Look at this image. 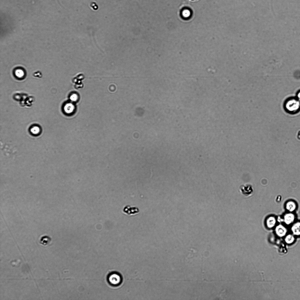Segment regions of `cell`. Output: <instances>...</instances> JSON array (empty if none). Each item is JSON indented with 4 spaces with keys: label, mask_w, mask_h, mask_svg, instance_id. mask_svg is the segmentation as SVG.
<instances>
[{
    "label": "cell",
    "mask_w": 300,
    "mask_h": 300,
    "mask_svg": "<svg viewBox=\"0 0 300 300\" xmlns=\"http://www.w3.org/2000/svg\"><path fill=\"white\" fill-rule=\"evenodd\" d=\"M284 105L285 111L291 114H295L300 110V102L296 98H291L287 100Z\"/></svg>",
    "instance_id": "cell-1"
},
{
    "label": "cell",
    "mask_w": 300,
    "mask_h": 300,
    "mask_svg": "<svg viewBox=\"0 0 300 300\" xmlns=\"http://www.w3.org/2000/svg\"><path fill=\"white\" fill-rule=\"evenodd\" d=\"M239 190L243 195L247 197L252 196L254 192L253 186L249 184L241 185L239 187Z\"/></svg>",
    "instance_id": "cell-2"
},
{
    "label": "cell",
    "mask_w": 300,
    "mask_h": 300,
    "mask_svg": "<svg viewBox=\"0 0 300 300\" xmlns=\"http://www.w3.org/2000/svg\"><path fill=\"white\" fill-rule=\"evenodd\" d=\"M108 281L112 285L117 286L120 284L122 281V278L120 275L117 273H113L110 275Z\"/></svg>",
    "instance_id": "cell-3"
},
{
    "label": "cell",
    "mask_w": 300,
    "mask_h": 300,
    "mask_svg": "<svg viewBox=\"0 0 300 300\" xmlns=\"http://www.w3.org/2000/svg\"><path fill=\"white\" fill-rule=\"evenodd\" d=\"M123 212L125 214L129 215H134L140 212L139 209L136 207H131L127 206L125 207Z\"/></svg>",
    "instance_id": "cell-4"
},
{
    "label": "cell",
    "mask_w": 300,
    "mask_h": 300,
    "mask_svg": "<svg viewBox=\"0 0 300 300\" xmlns=\"http://www.w3.org/2000/svg\"><path fill=\"white\" fill-rule=\"evenodd\" d=\"M295 219V215L294 214L288 213L285 215L283 221L286 224L289 225L293 222Z\"/></svg>",
    "instance_id": "cell-5"
},
{
    "label": "cell",
    "mask_w": 300,
    "mask_h": 300,
    "mask_svg": "<svg viewBox=\"0 0 300 300\" xmlns=\"http://www.w3.org/2000/svg\"><path fill=\"white\" fill-rule=\"evenodd\" d=\"M275 231L277 235L281 237L285 236L287 233L285 227L281 224H279L276 227Z\"/></svg>",
    "instance_id": "cell-6"
},
{
    "label": "cell",
    "mask_w": 300,
    "mask_h": 300,
    "mask_svg": "<svg viewBox=\"0 0 300 300\" xmlns=\"http://www.w3.org/2000/svg\"><path fill=\"white\" fill-rule=\"evenodd\" d=\"M291 231L295 235L300 236V221L297 222L293 225Z\"/></svg>",
    "instance_id": "cell-7"
},
{
    "label": "cell",
    "mask_w": 300,
    "mask_h": 300,
    "mask_svg": "<svg viewBox=\"0 0 300 300\" xmlns=\"http://www.w3.org/2000/svg\"><path fill=\"white\" fill-rule=\"evenodd\" d=\"M297 207L296 204L293 201L288 202L286 204V209L291 212H293L295 210Z\"/></svg>",
    "instance_id": "cell-8"
},
{
    "label": "cell",
    "mask_w": 300,
    "mask_h": 300,
    "mask_svg": "<svg viewBox=\"0 0 300 300\" xmlns=\"http://www.w3.org/2000/svg\"><path fill=\"white\" fill-rule=\"evenodd\" d=\"M276 223V220L275 217L271 216L269 217L266 221L267 225L269 229L273 227Z\"/></svg>",
    "instance_id": "cell-9"
},
{
    "label": "cell",
    "mask_w": 300,
    "mask_h": 300,
    "mask_svg": "<svg viewBox=\"0 0 300 300\" xmlns=\"http://www.w3.org/2000/svg\"><path fill=\"white\" fill-rule=\"evenodd\" d=\"M51 238L47 236H42L40 239V243L44 245H47L50 243L51 241Z\"/></svg>",
    "instance_id": "cell-10"
},
{
    "label": "cell",
    "mask_w": 300,
    "mask_h": 300,
    "mask_svg": "<svg viewBox=\"0 0 300 300\" xmlns=\"http://www.w3.org/2000/svg\"><path fill=\"white\" fill-rule=\"evenodd\" d=\"M74 108V106L73 104H69L65 106L64 109L65 111L67 113L70 114L73 112Z\"/></svg>",
    "instance_id": "cell-11"
},
{
    "label": "cell",
    "mask_w": 300,
    "mask_h": 300,
    "mask_svg": "<svg viewBox=\"0 0 300 300\" xmlns=\"http://www.w3.org/2000/svg\"><path fill=\"white\" fill-rule=\"evenodd\" d=\"M295 240L294 237L291 235H287L285 239V242L287 244H290L293 243Z\"/></svg>",
    "instance_id": "cell-12"
},
{
    "label": "cell",
    "mask_w": 300,
    "mask_h": 300,
    "mask_svg": "<svg viewBox=\"0 0 300 300\" xmlns=\"http://www.w3.org/2000/svg\"><path fill=\"white\" fill-rule=\"evenodd\" d=\"M31 131L33 134L37 135L40 132V129L38 127L34 126L31 129Z\"/></svg>",
    "instance_id": "cell-13"
},
{
    "label": "cell",
    "mask_w": 300,
    "mask_h": 300,
    "mask_svg": "<svg viewBox=\"0 0 300 300\" xmlns=\"http://www.w3.org/2000/svg\"><path fill=\"white\" fill-rule=\"evenodd\" d=\"M15 74L16 76L19 78H21L24 75L23 71L21 69H17L15 72Z\"/></svg>",
    "instance_id": "cell-14"
},
{
    "label": "cell",
    "mask_w": 300,
    "mask_h": 300,
    "mask_svg": "<svg viewBox=\"0 0 300 300\" xmlns=\"http://www.w3.org/2000/svg\"><path fill=\"white\" fill-rule=\"evenodd\" d=\"M78 96L76 94H73L71 95L70 97V99L73 101H76L78 99Z\"/></svg>",
    "instance_id": "cell-15"
},
{
    "label": "cell",
    "mask_w": 300,
    "mask_h": 300,
    "mask_svg": "<svg viewBox=\"0 0 300 300\" xmlns=\"http://www.w3.org/2000/svg\"><path fill=\"white\" fill-rule=\"evenodd\" d=\"M296 98L300 102V91L297 94Z\"/></svg>",
    "instance_id": "cell-16"
},
{
    "label": "cell",
    "mask_w": 300,
    "mask_h": 300,
    "mask_svg": "<svg viewBox=\"0 0 300 300\" xmlns=\"http://www.w3.org/2000/svg\"><path fill=\"white\" fill-rule=\"evenodd\" d=\"M280 198H281V196H278V198H277L278 199H277V201H280Z\"/></svg>",
    "instance_id": "cell-17"
}]
</instances>
